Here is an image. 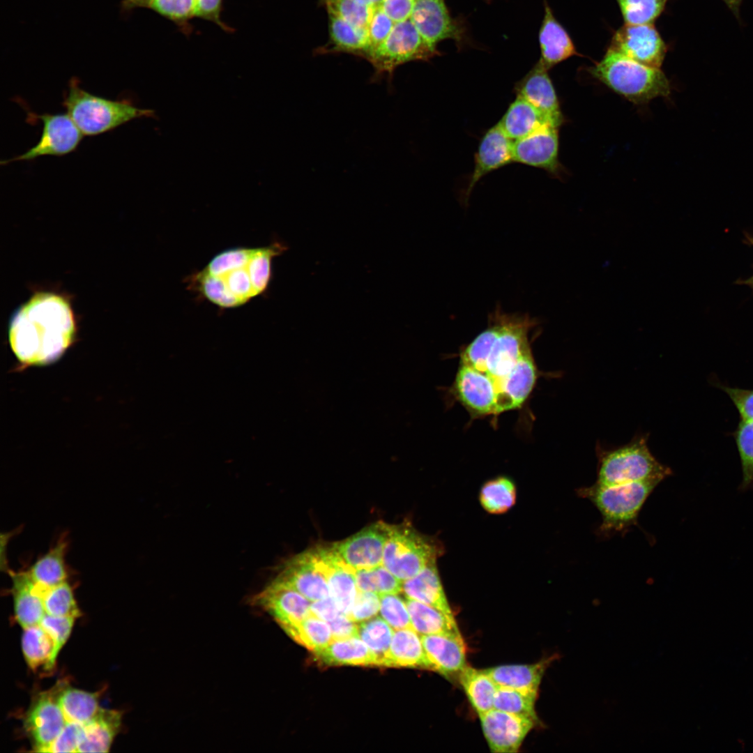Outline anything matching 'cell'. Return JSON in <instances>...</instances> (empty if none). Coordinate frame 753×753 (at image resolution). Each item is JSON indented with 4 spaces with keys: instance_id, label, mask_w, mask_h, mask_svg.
Wrapping results in <instances>:
<instances>
[{
    "instance_id": "40",
    "label": "cell",
    "mask_w": 753,
    "mask_h": 753,
    "mask_svg": "<svg viewBox=\"0 0 753 753\" xmlns=\"http://www.w3.org/2000/svg\"><path fill=\"white\" fill-rule=\"evenodd\" d=\"M393 633L389 624L379 616L361 622L358 625V636L376 657L377 666H383Z\"/></svg>"
},
{
    "instance_id": "37",
    "label": "cell",
    "mask_w": 753,
    "mask_h": 753,
    "mask_svg": "<svg viewBox=\"0 0 753 753\" xmlns=\"http://www.w3.org/2000/svg\"><path fill=\"white\" fill-rule=\"evenodd\" d=\"M99 692H89L61 683L59 703L67 722L84 724L99 710Z\"/></svg>"
},
{
    "instance_id": "33",
    "label": "cell",
    "mask_w": 753,
    "mask_h": 753,
    "mask_svg": "<svg viewBox=\"0 0 753 753\" xmlns=\"http://www.w3.org/2000/svg\"><path fill=\"white\" fill-rule=\"evenodd\" d=\"M67 547V540L61 538L48 552L39 557L26 570L31 580L45 588H50L67 581L68 572L65 563Z\"/></svg>"
},
{
    "instance_id": "17",
    "label": "cell",
    "mask_w": 753,
    "mask_h": 753,
    "mask_svg": "<svg viewBox=\"0 0 753 753\" xmlns=\"http://www.w3.org/2000/svg\"><path fill=\"white\" fill-rule=\"evenodd\" d=\"M485 739L492 752H518L536 724L533 720L493 708L479 715Z\"/></svg>"
},
{
    "instance_id": "43",
    "label": "cell",
    "mask_w": 753,
    "mask_h": 753,
    "mask_svg": "<svg viewBox=\"0 0 753 753\" xmlns=\"http://www.w3.org/2000/svg\"><path fill=\"white\" fill-rule=\"evenodd\" d=\"M42 598L47 614L76 618L81 615L72 586L67 581L47 588Z\"/></svg>"
},
{
    "instance_id": "32",
    "label": "cell",
    "mask_w": 753,
    "mask_h": 753,
    "mask_svg": "<svg viewBox=\"0 0 753 753\" xmlns=\"http://www.w3.org/2000/svg\"><path fill=\"white\" fill-rule=\"evenodd\" d=\"M548 663L546 660L533 664L501 665L485 670L499 687L538 693Z\"/></svg>"
},
{
    "instance_id": "42",
    "label": "cell",
    "mask_w": 753,
    "mask_h": 753,
    "mask_svg": "<svg viewBox=\"0 0 753 753\" xmlns=\"http://www.w3.org/2000/svg\"><path fill=\"white\" fill-rule=\"evenodd\" d=\"M537 694L498 687L494 698V708L524 717L537 722L538 720L535 710Z\"/></svg>"
},
{
    "instance_id": "36",
    "label": "cell",
    "mask_w": 753,
    "mask_h": 753,
    "mask_svg": "<svg viewBox=\"0 0 753 753\" xmlns=\"http://www.w3.org/2000/svg\"><path fill=\"white\" fill-rule=\"evenodd\" d=\"M412 628L420 635L459 631L455 618L425 603L406 598Z\"/></svg>"
},
{
    "instance_id": "49",
    "label": "cell",
    "mask_w": 753,
    "mask_h": 753,
    "mask_svg": "<svg viewBox=\"0 0 753 753\" xmlns=\"http://www.w3.org/2000/svg\"><path fill=\"white\" fill-rule=\"evenodd\" d=\"M76 618L45 614L40 625L50 635L54 643V658L69 638Z\"/></svg>"
},
{
    "instance_id": "55",
    "label": "cell",
    "mask_w": 753,
    "mask_h": 753,
    "mask_svg": "<svg viewBox=\"0 0 753 753\" xmlns=\"http://www.w3.org/2000/svg\"><path fill=\"white\" fill-rule=\"evenodd\" d=\"M415 0H383L379 5L395 22L410 19Z\"/></svg>"
},
{
    "instance_id": "34",
    "label": "cell",
    "mask_w": 753,
    "mask_h": 753,
    "mask_svg": "<svg viewBox=\"0 0 753 753\" xmlns=\"http://www.w3.org/2000/svg\"><path fill=\"white\" fill-rule=\"evenodd\" d=\"M471 704L478 715L494 708L498 686L485 669L466 666L458 675Z\"/></svg>"
},
{
    "instance_id": "11",
    "label": "cell",
    "mask_w": 753,
    "mask_h": 753,
    "mask_svg": "<svg viewBox=\"0 0 753 753\" xmlns=\"http://www.w3.org/2000/svg\"><path fill=\"white\" fill-rule=\"evenodd\" d=\"M610 48L644 65L660 68L667 46L653 24H625L613 34Z\"/></svg>"
},
{
    "instance_id": "47",
    "label": "cell",
    "mask_w": 753,
    "mask_h": 753,
    "mask_svg": "<svg viewBox=\"0 0 753 753\" xmlns=\"http://www.w3.org/2000/svg\"><path fill=\"white\" fill-rule=\"evenodd\" d=\"M330 10L353 26L367 29L373 8L363 6L354 0H321Z\"/></svg>"
},
{
    "instance_id": "41",
    "label": "cell",
    "mask_w": 753,
    "mask_h": 753,
    "mask_svg": "<svg viewBox=\"0 0 753 753\" xmlns=\"http://www.w3.org/2000/svg\"><path fill=\"white\" fill-rule=\"evenodd\" d=\"M358 591L383 594H399L402 591V582L382 564L371 568L355 570Z\"/></svg>"
},
{
    "instance_id": "28",
    "label": "cell",
    "mask_w": 753,
    "mask_h": 753,
    "mask_svg": "<svg viewBox=\"0 0 753 753\" xmlns=\"http://www.w3.org/2000/svg\"><path fill=\"white\" fill-rule=\"evenodd\" d=\"M435 561L421 572L402 582V592L406 598L434 607L446 614L453 616L441 585Z\"/></svg>"
},
{
    "instance_id": "44",
    "label": "cell",
    "mask_w": 753,
    "mask_h": 753,
    "mask_svg": "<svg viewBox=\"0 0 753 753\" xmlns=\"http://www.w3.org/2000/svg\"><path fill=\"white\" fill-rule=\"evenodd\" d=\"M733 436L742 468L740 487L743 490L753 488V420L740 419Z\"/></svg>"
},
{
    "instance_id": "10",
    "label": "cell",
    "mask_w": 753,
    "mask_h": 753,
    "mask_svg": "<svg viewBox=\"0 0 753 753\" xmlns=\"http://www.w3.org/2000/svg\"><path fill=\"white\" fill-rule=\"evenodd\" d=\"M60 685L39 693L26 713L24 727L35 752H46L67 722L59 703Z\"/></svg>"
},
{
    "instance_id": "3",
    "label": "cell",
    "mask_w": 753,
    "mask_h": 753,
    "mask_svg": "<svg viewBox=\"0 0 753 753\" xmlns=\"http://www.w3.org/2000/svg\"><path fill=\"white\" fill-rule=\"evenodd\" d=\"M538 324L528 314L507 313L497 306L488 317L487 327L460 353V363L485 374L492 381L501 413L507 380L519 360L531 352L528 334Z\"/></svg>"
},
{
    "instance_id": "13",
    "label": "cell",
    "mask_w": 753,
    "mask_h": 753,
    "mask_svg": "<svg viewBox=\"0 0 753 753\" xmlns=\"http://www.w3.org/2000/svg\"><path fill=\"white\" fill-rule=\"evenodd\" d=\"M391 527L392 525L379 521L331 547L354 570L376 567L382 564Z\"/></svg>"
},
{
    "instance_id": "4",
    "label": "cell",
    "mask_w": 753,
    "mask_h": 753,
    "mask_svg": "<svg viewBox=\"0 0 753 753\" xmlns=\"http://www.w3.org/2000/svg\"><path fill=\"white\" fill-rule=\"evenodd\" d=\"M589 74L629 101L644 104L671 93L669 79L660 68L637 62L608 47L600 61L587 68Z\"/></svg>"
},
{
    "instance_id": "31",
    "label": "cell",
    "mask_w": 753,
    "mask_h": 753,
    "mask_svg": "<svg viewBox=\"0 0 753 753\" xmlns=\"http://www.w3.org/2000/svg\"><path fill=\"white\" fill-rule=\"evenodd\" d=\"M314 654L327 665H376V657L359 637L333 639Z\"/></svg>"
},
{
    "instance_id": "9",
    "label": "cell",
    "mask_w": 753,
    "mask_h": 753,
    "mask_svg": "<svg viewBox=\"0 0 753 753\" xmlns=\"http://www.w3.org/2000/svg\"><path fill=\"white\" fill-rule=\"evenodd\" d=\"M439 551L407 524L392 525L382 565L400 581L413 577L436 561Z\"/></svg>"
},
{
    "instance_id": "35",
    "label": "cell",
    "mask_w": 753,
    "mask_h": 753,
    "mask_svg": "<svg viewBox=\"0 0 753 753\" xmlns=\"http://www.w3.org/2000/svg\"><path fill=\"white\" fill-rule=\"evenodd\" d=\"M22 649L26 664L33 671L40 667L47 671L54 669L56 661L54 643L40 624L24 629Z\"/></svg>"
},
{
    "instance_id": "53",
    "label": "cell",
    "mask_w": 753,
    "mask_h": 753,
    "mask_svg": "<svg viewBox=\"0 0 753 753\" xmlns=\"http://www.w3.org/2000/svg\"><path fill=\"white\" fill-rule=\"evenodd\" d=\"M732 401L740 419L753 420V388L745 389L719 384Z\"/></svg>"
},
{
    "instance_id": "1",
    "label": "cell",
    "mask_w": 753,
    "mask_h": 753,
    "mask_svg": "<svg viewBox=\"0 0 753 753\" xmlns=\"http://www.w3.org/2000/svg\"><path fill=\"white\" fill-rule=\"evenodd\" d=\"M287 250L278 241L266 246L229 248L189 275L185 282L188 289L219 308L238 307L267 291L273 259Z\"/></svg>"
},
{
    "instance_id": "45",
    "label": "cell",
    "mask_w": 753,
    "mask_h": 753,
    "mask_svg": "<svg viewBox=\"0 0 753 753\" xmlns=\"http://www.w3.org/2000/svg\"><path fill=\"white\" fill-rule=\"evenodd\" d=\"M147 8L173 22L185 34L191 33L190 21L196 17V0H151Z\"/></svg>"
},
{
    "instance_id": "14",
    "label": "cell",
    "mask_w": 753,
    "mask_h": 753,
    "mask_svg": "<svg viewBox=\"0 0 753 753\" xmlns=\"http://www.w3.org/2000/svg\"><path fill=\"white\" fill-rule=\"evenodd\" d=\"M410 20L423 38L436 47L446 40L458 45L465 40L464 28L452 17L446 0H415Z\"/></svg>"
},
{
    "instance_id": "57",
    "label": "cell",
    "mask_w": 753,
    "mask_h": 753,
    "mask_svg": "<svg viewBox=\"0 0 753 753\" xmlns=\"http://www.w3.org/2000/svg\"><path fill=\"white\" fill-rule=\"evenodd\" d=\"M312 615L329 623L342 612L334 600L329 596L326 598L311 602Z\"/></svg>"
},
{
    "instance_id": "21",
    "label": "cell",
    "mask_w": 753,
    "mask_h": 753,
    "mask_svg": "<svg viewBox=\"0 0 753 753\" xmlns=\"http://www.w3.org/2000/svg\"><path fill=\"white\" fill-rule=\"evenodd\" d=\"M512 144L498 123L486 131L475 154L473 170L465 190L466 199L485 176L513 162Z\"/></svg>"
},
{
    "instance_id": "16",
    "label": "cell",
    "mask_w": 753,
    "mask_h": 753,
    "mask_svg": "<svg viewBox=\"0 0 753 753\" xmlns=\"http://www.w3.org/2000/svg\"><path fill=\"white\" fill-rule=\"evenodd\" d=\"M310 551L317 568L327 581L330 597L340 611L349 616L358 593L355 570L348 565L332 547H317Z\"/></svg>"
},
{
    "instance_id": "46",
    "label": "cell",
    "mask_w": 753,
    "mask_h": 753,
    "mask_svg": "<svg viewBox=\"0 0 753 753\" xmlns=\"http://www.w3.org/2000/svg\"><path fill=\"white\" fill-rule=\"evenodd\" d=\"M668 0H616L625 24L653 23L664 11Z\"/></svg>"
},
{
    "instance_id": "29",
    "label": "cell",
    "mask_w": 753,
    "mask_h": 753,
    "mask_svg": "<svg viewBox=\"0 0 753 753\" xmlns=\"http://www.w3.org/2000/svg\"><path fill=\"white\" fill-rule=\"evenodd\" d=\"M383 667L423 668L430 670L421 635L413 628L396 630Z\"/></svg>"
},
{
    "instance_id": "8",
    "label": "cell",
    "mask_w": 753,
    "mask_h": 753,
    "mask_svg": "<svg viewBox=\"0 0 753 753\" xmlns=\"http://www.w3.org/2000/svg\"><path fill=\"white\" fill-rule=\"evenodd\" d=\"M440 54L410 19L395 23L386 39L365 57L374 68L373 79L385 75L391 79L400 66L412 61H428Z\"/></svg>"
},
{
    "instance_id": "58",
    "label": "cell",
    "mask_w": 753,
    "mask_h": 753,
    "mask_svg": "<svg viewBox=\"0 0 753 753\" xmlns=\"http://www.w3.org/2000/svg\"><path fill=\"white\" fill-rule=\"evenodd\" d=\"M151 0H124L123 6L126 9L136 7H147Z\"/></svg>"
},
{
    "instance_id": "50",
    "label": "cell",
    "mask_w": 753,
    "mask_h": 753,
    "mask_svg": "<svg viewBox=\"0 0 753 753\" xmlns=\"http://www.w3.org/2000/svg\"><path fill=\"white\" fill-rule=\"evenodd\" d=\"M394 24L395 22L386 14L379 6L373 8L372 16L367 29L369 49L366 55L370 51L376 48L386 39L391 32Z\"/></svg>"
},
{
    "instance_id": "25",
    "label": "cell",
    "mask_w": 753,
    "mask_h": 753,
    "mask_svg": "<svg viewBox=\"0 0 753 753\" xmlns=\"http://www.w3.org/2000/svg\"><path fill=\"white\" fill-rule=\"evenodd\" d=\"M15 620L23 629L39 625L46 614L37 585L26 571H9Z\"/></svg>"
},
{
    "instance_id": "38",
    "label": "cell",
    "mask_w": 753,
    "mask_h": 753,
    "mask_svg": "<svg viewBox=\"0 0 753 753\" xmlns=\"http://www.w3.org/2000/svg\"><path fill=\"white\" fill-rule=\"evenodd\" d=\"M282 629L295 641L314 653L324 648L333 640L328 623L312 614L296 625Z\"/></svg>"
},
{
    "instance_id": "19",
    "label": "cell",
    "mask_w": 753,
    "mask_h": 753,
    "mask_svg": "<svg viewBox=\"0 0 753 753\" xmlns=\"http://www.w3.org/2000/svg\"><path fill=\"white\" fill-rule=\"evenodd\" d=\"M547 69L539 61L514 86L521 97L539 109L549 123L558 128L564 121L559 101Z\"/></svg>"
},
{
    "instance_id": "54",
    "label": "cell",
    "mask_w": 753,
    "mask_h": 753,
    "mask_svg": "<svg viewBox=\"0 0 753 753\" xmlns=\"http://www.w3.org/2000/svg\"><path fill=\"white\" fill-rule=\"evenodd\" d=\"M223 0H196V17L212 22L223 31L233 32L234 29L220 19Z\"/></svg>"
},
{
    "instance_id": "56",
    "label": "cell",
    "mask_w": 753,
    "mask_h": 753,
    "mask_svg": "<svg viewBox=\"0 0 753 753\" xmlns=\"http://www.w3.org/2000/svg\"><path fill=\"white\" fill-rule=\"evenodd\" d=\"M333 639H347L358 636V624L348 616L341 613L328 623Z\"/></svg>"
},
{
    "instance_id": "23",
    "label": "cell",
    "mask_w": 753,
    "mask_h": 753,
    "mask_svg": "<svg viewBox=\"0 0 753 753\" xmlns=\"http://www.w3.org/2000/svg\"><path fill=\"white\" fill-rule=\"evenodd\" d=\"M430 670L446 676L459 675L466 664V645L459 632L421 635Z\"/></svg>"
},
{
    "instance_id": "27",
    "label": "cell",
    "mask_w": 753,
    "mask_h": 753,
    "mask_svg": "<svg viewBox=\"0 0 753 753\" xmlns=\"http://www.w3.org/2000/svg\"><path fill=\"white\" fill-rule=\"evenodd\" d=\"M326 11L329 40L318 49L317 53H347L364 59L369 49L367 29L356 27L333 12Z\"/></svg>"
},
{
    "instance_id": "48",
    "label": "cell",
    "mask_w": 753,
    "mask_h": 753,
    "mask_svg": "<svg viewBox=\"0 0 753 753\" xmlns=\"http://www.w3.org/2000/svg\"><path fill=\"white\" fill-rule=\"evenodd\" d=\"M379 595L380 614L393 629L396 630L412 628L405 600L401 598L398 594H383Z\"/></svg>"
},
{
    "instance_id": "52",
    "label": "cell",
    "mask_w": 753,
    "mask_h": 753,
    "mask_svg": "<svg viewBox=\"0 0 753 753\" xmlns=\"http://www.w3.org/2000/svg\"><path fill=\"white\" fill-rule=\"evenodd\" d=\"M83 724L66 722L46 752H77Z\"/></svg>"
},
{
    "instance_id": "39",
    "label": "cell",
    "mask_w": 753,
    "mask_h": 753,
    "mask_svg": "<svg viewBox=\"0 0 753 753\" xmlns=\"http://www.w3.org/2000/svg\"><path fill=\"white\" fill-rule=\"evenodd\" d=\"M517 489L515 483L507 477L499 476L486 482L480 492L482 507L492 514H501L515 504Z\"/></svg>"
},
{
    "instance_id": "12",
    "label": "cell",
    "mask_w": 753,
    "mask_h": 753,
    "mask_svg": "<svg viewBox=\"0 0 753 753\" xmlns=\"http://www.w3.org/2000/svg\"><path fill=\"white\" fill-rule=\"evenodd\" d=\"M43 122V131L38 143L23 154L12 159L2 160L1 165L31 160L43 155H63L74 151L79 144L83 134L66 114H43L34 115Z\"/></svg>"
},
{
    "instance_id": "61",
    "label": "cell",
    "mask_w": 753,
    "mask_h": 753,
    "mask_svg": "<svg viewBox=\"0 0 753 753\" xmlns=\"http://www.w3.org/2000/svg\"><path fill=\"white\" fill-rule=\"evenodd\" d=\"M354 1H356L357 3H360V4L363 5V6L374 8V7H376V6H379L381 3V1L383 0H354Z\"/></svg>"
},
{
    "instance_id": "24",
    "label": "cell",
    "mask_w": 753,
    "mask_h": 753,
    "mask_svg": "<svg viewBox=\"0 0 753 753\" xmlns=\"http://www.w3.org/2000/svg\"><path fill=\"white\" fill-rule=\"evenodd\" d=\"M538 42L540 50L538 61L548 70L572 56H579L568 31L556 20L545 0Z\"/></svg>"
},
{
    "instance_id": "26",
    "label": "cell",
    "mask_w": 753,
    "mask_h": 753,
    "mask_svg": "<svg viewBox=\"0 0 753 753\" xmlns=\"http://www.w3.org/2000/svg\"><path fill=\"white\" fill-rule=\"evenodd\" d=\"M122 713L100 708L96 714L83 724L77 752H107L120 730Z\"/></svg>"
},
{
    "instance_id": "15",
    "label": "cell",
    "mask_w": 753,
    "mask_h": 753,
    "mask_svg": "<svg viewBox=\"0 0 753 753\" xmlns=\"http://www.w3.org/2000/svg\"><path fill=\"white\" fill-rule=\"evenodd\" d=\"M250 602L272 616L282 628L296 625L312 614L310 600L275 579L252 596Z\"/></svg>"
},
{
    "instance_id": "6",
    "label": "cell",
    "mask_w": 753,
    "mask_h": 753,
    "mask_svg": "<svg viewBox=\"0 0 753 753\" xmlns=\"http://www.w3.org/2000/svg\"><path fill=\"white\" fill-rule=\"evenodd\" d=\"M63 105L81 132L88 136L104 133L135 119L155 117L154 110L139 108L129 100H112L89 93L75 78L69 82Z\"/></svg>"
},
{
    "instance_id": "59",
    "label": "cell",
    "mask_w": 753,
    "mask_h": 753,
    "mask_svg": "<svg viewBox=\"0 0 753 753\" xmlns=\"http://www.w3.org/2000/svg\"><path fill=\"white\" fill-rule=\"evenodd\" d=\"M727 6L731 10L734 15L739 19L740 18V6L743 0H722Z\"/></svg>"
},
{
    "instance_id": "30",
    "label": "cell",
    "mask_w": 753,
    "mask_h": 753,
    "mask_svg": "<svg viewBox=\"0 0 753 753\" xmlns=\"http://www.w3.org/2000/svg\"><path fill=\"white\" fill-rule=\"evenodd\" d=\"M498 123L512 141L528 135L545 124H549L539 109L519 96H516Z\"/></svg>"
},
{
    "instance_id": "2",
    "label": "cell",
    "mask_w": 753,
    "mask_h": 753,
    "mask_svg": "<svg viewBox=\"0 0 753 753\" xmlns=\"http://www.w3.org/2000/svg\"><path fill=\"white\" fill-rule=\"evenodd\" d=\"M69 301L52 292H38L17 309L8 326V341L17 360L46 365L59 360L76 335Z\"/></svg>"
},
{
    "instance_id": "22",
    "label": "cell",
    "mask_w": 753,
    "mask_h": 753,
    "mask_svg": "<svg viewBox=\"0 0 753 753\" xmlns=\"http://www.w3.org/2000/svg\"><path fill=\"white\" fill-rule=\"evenodd\" d=\"M275 579L297 591L311 602L330 596L327 581L310 550L286 562Z\"/></svg>"
},
{
    "instance_id": "7",
    "label": "cell",
    "mask_w": 753,
    "mask_h": 753,
    "mask_svg": "<svg viewBox=\"0 0 753 753\" xmlns=\"http://www.w3.org/2000/svg\"><path fill=\"white\" fill-rule=\"evenodd\" d=\"M597 452L595 484L601 486L645 481L661 482L672 473L670 468L651 454L646 439L642 436L613 450L598 448Z\"/></svg>"
},
{
    "instance_id": "5",
    "label": "cell",
    "mask_w": 753,
    "mask_h": 753,
    "mask_svg": "<svg viewBox=\"0 0 753 753\" xmlns=\"http://www.w3.org/2000/svg\"><path fill=\"white\" fill-rule=\"evenodd\" d=\"M660 482H634L612 486L593 484L577 489L579 497L590 501L599 511L602 522L598 534L608 538L625 533L637 525L638 516L645 502Z\"/></svg>"
},
{
    "instance_id": "51",
    "label": "cell",
    "mask_w": 753,
    "mask_h": 753,
    "mask_svg": "<svg viewBox=\"0 0 753 753\" xmlns=\"http://www.w3.org/2000/svg\"><path fill=\"white\" fill-rule=\"evenodd\" d=\"M379 609L380 595L378 593L358 590L349 617L357 623H361L374 617Z\"/></svg>"
},
{
    "instance_id": "60",
    "label": "cell",
    "mask_w": 753,
    "mask_h": 753,
    "mask_svg": "<svg viewBox=\"0 0 753 753\" xmlns=\"http://www.w3.org/2000/svg\"><path fill=\"white\" fill-rule=\"evenodd\" d=\"M745 241H746V243L747 244L753 246V236H751L749 234H745ZM736 282L738 284H739L747 285V286H749L750 287H751L753 289V274L750 277H749L747 279H745V280H739Z\"/></svg>"
},
{
    "instance_id": "20",
    "label": "cell",
    "mask_w": 753,
    "mask_h": 753,
    "mask_svg": "<svg viewBox=\"0 0 753 753\" xmlns=\"http://www.w3.org/2000/svg\"><path fill=\"white\" fill-rule=\"evenodd\" d=\"M453 390L458 400L473 415H497L494 388L480 371L460 363Z\"/></svg>"
},
{
    "instance_id": "18",
    "label": "cell",
    "mask_w": 753,
    "mask_h": 753,
    "mask_svg": "<svg viewBox=\"0 0 753 753\" xmlns=\"http://www.w3.org/2000/svg\"><path fill=\"white\" fill-rule=\"evenodd\" d=\"M558 128L545 124L528 135L513 141V162L540 168L558 176L561 167L558 160Z\"/></svg>"
}]
</instances>
